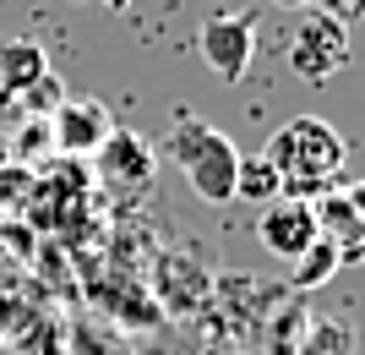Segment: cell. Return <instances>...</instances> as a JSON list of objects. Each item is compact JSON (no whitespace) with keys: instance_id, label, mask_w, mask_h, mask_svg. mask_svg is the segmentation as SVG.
Returning <instances> with one entry per match:
<instances>
[{"instance_id":"obj_7","label":"cell","mask_w":365,"mask_h":355,"mask_svg":"<svg viewBox=\"0 0 365 355\" xmlns=\"http://www.w3.org/2000/svg\"><path fill=\"white\" fill-rule=\"evenodd\" d=\"M93 159H98V170H104L109 181H120V186H148L153 164H158V154H153L137 131H109L104 148H98Z\"/></svg>"},{"instance_id":"obj_5","label":"cell","mask_w":365,"mask_h":355,"mask_svg":"<svg viewBox=\"0 0 365 355\" xmlns=\"http://www.w3.org/2000/svg\"><path fill=\"white\" fill-rule=\"evenodd\" d=\"M257 235H262V246L273 251V257L294 263V257H300V251L322 235V224H317V202L273 197L267 208H262V219H257Z\"/></svg>"},{"instance_id":"obj_10","label":"cell","mask_w":365,"mask_h":355,"mask_svg":"<svg viewBox=\"0 0 365 355\" xmlns=\"http://www.w3.org/2000/svg\"><path fill=\"white\" fill-rule=\"evenodd\" d=\"M235 197H245V202H273V197H284V186H278V170H273V164H267L262 154L240 159V170H235Z\"/></svg>"},{"instance_id":"obj_4","label":"cell","mask_w":365,"mask_h":355,"mask_svg":"<svg viewBox=\"0 0 365 355\" xmlns=\"http://www.w3.org/2000/svg\"><path fill=\"white\" fill-rule=\"evenodd\" d=\"M197 49H202V61H207V71L235 88V82L251 71V55H257V16H251V11H213V16H202Z\"/></svg>"},{"instance_id":"obj_11","label":"cell","mask_w":365,"mask_h":355,"mask_svg":"<svg viewBox=\"0 0 365 355\" xmlns=\"http://www.w3.org/2000/svg\"><path fill=\"white\" fill-rule=\"evenodd\" d=\"M284 11H338V0H273Z\"/></svg>"},{"instance_id":"obj_2","label":"cell","mask_w":365,"mask_h":355,"mask_svg":"<svg viewBox=\"0 0 365 355\" xmlns=\"http://www.w3.org/2000/svg\"><path fill=\"white\" fill-rule=\"evenodd\" d=\"M164 154L180 164L185 186L202 202H229L235 197V170H240V148L207 121H175V131L164 137Z\"/></svg>"},{"instance_id":"obj_12","label":"cell","mask_w":365,"mask_h":355,"mask_svg":"<svg viewBox=\"0 0 365 355\" xmlns=\"http://www.w3.org/2000/svg\"><path fill=\"white\" fill-rule=\"evenodd\" d=\"M338 16H344V22H354V16H365V0H338Z\"/></svg>"},{"instance_id":"obj_3","label":"cell","mask_w":365,"mask_h":355,"mask_svg":"<svg viewBox=\"0 0 365 355\" xmlns=\"http://www.w3.org/2000/svg\"><path fill=\"white\" fill-rule=\"evenodd\" d=\"M289 66L300 82H333L349 66V22L338 11H300L289 39Z\"/></svg>"},{"instance_id":"obj_8","label":"cell","mask_w":365,"mask_h":355,"mask_svg":"<svg viewBox=\"0 0 365 355\" xmlns=\"http://www.w3.org/2000/svg\"><path fill=\"white\" fill-rule=\"evenodd\" d=\"M44 77L49 66L33 39H6L0 44V88H28V82H44Z\"/></svg>"},{"instance_id":"obj_6","label":"cell","mask_w":365,"mask_h":355,"mask_svg":"<svg viewBox=\"0 0 365 355\" xmlns=\"http://www.w3.org/2000/svg\"><path fill=\"white\" fill-rule=\"evenodd\" d=\"M109 131H115V121H109V109L98 99H66L55 109V142L66 154H98Z\"/></svg>"},{"instance_id":"obj_1","label":"cell","mask_w":365,"mask_h":355,"mask_svg":"<svg viewBox=\"0 0 365 355\" xmlns=\"http://www.w3.org/2000/svg\"><path fill=\"white\" fill-rule=\"evenodd\" d=\"M262 159L278 170L284 197L294 202H322L344 175V159H349V142L338 126H327L322 115H294L267 137Z\"/></svg>"},{"instance_id":"obj_9","label":"cell","mask_w":365,"mask_h":355,"mask_svg":"<svg viewBox=\"0 0 365 355\" xmlns=\"http://www.w3.org/2000/svg\"><path fill=\"white\" fill-rule=\"evenodd\" d=\"M338 263H344V246H338L333 235H317V241L294 257V284H300V290H317V284H327V279L338 274Z\"/></svg>"},{"instance_id":"obj_13","label":"cell","mask_w":365,"mask_h":355,"mask_svg":"<svg viewBox=\"0 0 365 355\" xmlns=\"http://www.w3.org/2000/svg\"><path fill=\"white\" fill-rule=\"evenodd\" d=\"M98 6H109V11H125V6H131V0H98Z\"/></svg>"}]
</instances>
